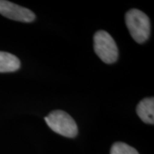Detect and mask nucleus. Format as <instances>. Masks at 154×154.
<instances>
[{
  "mask_svg": "<svg viewBox=\"0 0 154 154\" xmlns=\"http://www.w3.org/2000/svg\"><path fill=\"white\" fill-rule=\"evenodd\" d=\"M45 120L51 130L64 137L74 138L78 134L75 122L65 111L53 110L45 117Z\"/></svg>",
  "mask_w": 154,
  "mask_h": 154,
  "instance_id": "f03ea898",
  "label": "nucleus"
},
{
  "mask_svg": "<svg viewBox=\"0 0 154 154\" xmlns=\"http://www.w3.org/2000/svg\"><path fill=\"white\" fill-rule=\"evenodd\" d=\"M136 112L141 121L148 123H154V99L146 98L142 99L136 107Z\"/></svg>",
  "mask_w": 154,
  "mask_h": 154,
  "instance_id": "39448f33",
  "label": "nucleus"
},
{
  "mask_svg": "<svg viewBox=\"0 0 154 154\" xmlns=\"http://www.w3.org/2000/svg\"><path fill=\"white\" fill-rule=\"evenodd\" d=\"M94 47L95 53L107 64L114 63L118 58L117 45L106 31L99 30L94 34Z\"/></svg>",
  "mask_w": 154,
  "mask_h": 154,
  "instance_id": "7ed1b4c3",
  "label": "nucleus"
},
{
  "mask_svg": "<svg viewBox=\"0 0 154 154\" xmlns=\"http://www.w3.org/2000/svg\"><path fill=\"white\" fill-rule=\"evenodd\" d=\"M125 22L132 38L139 44L148 39L151 33V23L149 17L141 11L133 9L125 15Z\"/></svg>",
  "mask_w": 154,
  "mask_h": 154,
  "instance_id": "f257e3e1",
  "label": "nucleus"
},
{
  "mask_svg": "<svg viewBox=\"0 0 154 154\" xmlns=\"http://www.w3.org/2000/svg\"><path fill=\"white\" fill-rule=\"evenodd\" d=\"M0 14L17 22H32L35 20L33 11L6 0H0Z\"/></svg>",
  "mask_w": 154,
  "mask_h": 154,
  "instance_id": "20e7f679",
  "label": "nucleus"
},
{
  "mask_svg": "<svg viewBox=\"0 0 154 154\" xmlns=\"http://www.w3.org/2000/svg\"><path fill=\"white\" fill-rule=\"evenodd\" d=\"M20 67L21 62L17 56L5 51H0V73L15 72Z\"/></svg>",
  "mask_w": 154,
  "mask_h": 154,
  "instance_id": "423d86ee",
  "label": "nucleus"
},
{
  "mask_svg": "<svg viewBox=\"0 0 154 154\" xmlns=\"http://www.w3.org/2000/svg\"><path fill=\"white\" fill-rule=\"evenodd\" d=\"M110 154H139V152L128 144L116 142L110 149Z\"/></svg>",
  "mask_w": 154,
  "mask_h": 154,
  "instance_id": "0eeeda50",
  "label": "nucleus"
}]
</instances>
